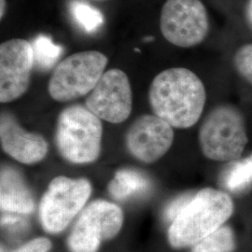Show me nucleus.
<instances>
[{"mask_svg":"<svg viewBox=\"0 0 252 252\" xmlns=\"http://www.w3.org/2000/svg\"><path fill=\"white\" fill-rule=\"evenodd\" d=\"M149 100L154 115L174 128L187 129L201 117L207 93L195 73L185 67H171L153 79Z\"/></svg>","mask_w":252,"mask_h":252,"instance_id":"obj_1","label":"nucleus"},{"mask_svg":"<svg viewBox=\"0 0 252 252\" xmlns=\"http://www.w3.org/2000/svg\"><path fill=\"white\" fill-rule=\"evenodd\" d=\"M234 209L229 193L211 188L201 189L172 221L168 242L174 249L191 248L223 225Z\"/></svg>","mask_w":252,"mask_h":252,"instance_id":"obj_2","label":"nucleus"},{"mask_svg":"<svg viewBox=\"0 0 252 252\" xmlns=\"http://www.w3.org/2000/svg\"><path fill=\"white\" fill-rule=\"evenodd\" d=\"M102 134L99 118L86 107L73 105L62 110L58 117L55 142L68 162L90 163L99 157Z\"/></svg>","mask_w":252,"mask_h":252,"instance_id":"obj_3","label":"nucleus"},{"mask_svg":"<svg viewBox=\"0 0 252 252\" xmlns=\"http://www.w3.org/2000/svg\"><path fill=\"white\" fill-rule=\"evenodd\" d=\"M198 138L207 159L216 162L238 160L249 142L243 114L233 105L218 106L203 122Z\"/></svg>","mask_w":252,"mask_h":252,"instance_id":"obj_4","label":"nucleus"},{"mask_svg":"<svg viewBox=\"0 0 252 252\" xmlns=\"http://www.w3.org/2000/svg\"><path fill=\"white\" fill-rule=\"evenodd\" d=\"M108 57L98 51L71 54L57 63L48 83L53 99L68 102L89 94L106 72Z\"/></svg>","mask_w":252,"mask_h":252,"instance_id":"obj_5","label":"nucleus"},{"mask_svg":"<svg viewBox=\"0 0 252 252\" xmlns=\"http://www.w3.org/2000/svg\"><path fill=\"white\" fill-rule=\"evenodd\" d=\"M92 186L86 179L57 177L51 181L39 205V220L50 234H59L85 206Z\"/></svg>","mask_w":252,"mask_h":252,"instance_id":"obj_6","label":"nucleus"},{"mask_svg":"<svg viewBox=\"0 0 252 252\" xmlns=\"http://www.w3.org/2000/svg\"><path fill=\"white\" fill-rule=\"evenodd\" d=\"M209 21L201 0H166L160 14V31L172 45L191 48L207 37Z\"/></svg>","mask_w":252,"mask_h":252,"instance_id":"obj_7","label":"nucleus"},{"mask_svg":"<svg viewBox=\"0 0 252 252\" xmlns=\"http://www.w3.org/2000/svg\"><path fill=\"white\" fill-rule=\"evenodd\" d=\"M121 207L105 200H96L79 217L67 239L71 252H96L100 245L116 236L122 229Z\"/></svg>","mask_w":252,"mask_h":252,"instance_id":"obj_8","label":"nucleus"},{"mask_svg":"<svg viewBox=\"0 0 252 252\" xmlns=\"http://www.w3.org/2000/svg\"><path fill=\"white\" fill-rule=\"evenodd\" d=\"M86 108L100 120L121 124L131 114L133 95L126 73L112 68L103 74L94 90L88 94Z\"/></svg>","mask_w":252,"mask_h":252,"instance_id":"obj_9","label":"nucleus"},{"mask_svg":"<svg viewBox=\"0 0 252 252\" xmlns=\"http://www.w3.org/2000/svg\"><path fill=\"white\" fill-rule=\"evenodd\" d=\"M34 66V52L31 42L23 38H12L1 43V103L12 102L27 93Z\"/></svg>","mask_w":252,"mask_h":252,"instance_id":"obj_10","label":"nucleus"},{"mask_svg":"<svg viewBox=\"0 0 252 252\" xmlns=\"http://www.w3.org/2000/svg\"><path fill=\"white\" fill-rule=\"evenodd\" d=\"M174 141L173 127L156 115L136 119L126 135L129 152L141 162H156L169 151Z\"/></svg>","mask_w":252,"mask_h":252,"instance_id":"obj_11","label":"nucleus"},{"mask_svg":"<svg viewBox=\"0 0 252 252\" xmlns=\"http://www.w3.org/2000/svg\"><path fill=\"white\" fill-rule=\"evenodd\" d=\"M0 140L4 152L22 163L40 162L48 153L45 138L23 129L13 115L8 112L1 113Z\"/></svg>","mask_w":252,"mask_h":252,"instance_id":"obj_12","label":"nucleus"},{"mask_svg":"<svg viewBox=\"0 0 252 252\" xmlns=\"http://www.w3.org/2000/svg\"><path fill=\"white\" fill-rule=\"evenodd\" d=\"M0 207L3 211L27 214L35 209L30 189L17 170L5 166L1 170Z\"/></svg>","mask_w":252,"mask_h":252,"instance_id":"obj_13","label":"nucleus"},{"mask_svg":"<svg viewBox=\"0 0 252 252\" xmlns=\"http://www.w3.org/2000/svg\"><path fill=\"white\" fill-rule=\"evenodd\" d=\"M220 185L231 193L241 195L252 189V153L232 161L220 175Z\"/></svg>","mask_w":252,"mask_h":252,"instance_id":"obj_14","label":"nucleus"},{"mask_svg":"<svg viewBox=\"0 0 252 252\" xmlns=\"http://www.w3.org/2000/svg\"><path fill=\"white\" fill-rule=\"evenodd\" d=\"M149 180L143 174L132 169H123L115 174L108 185L109 192L115 198L126 199L149 188Z\"/></svg>","mask_w":252,"mask_h":252,"instance_id":"obj_15","label":"nucleus"},{"mask_svg":"<svg viewBox=\"0 0 252 252\" xmlns=\"http://www.w3.org/2000/svg\"><path fill=\"white\" fill-rule=\"evenodd\" d=\"M236 238L232 227L223 224L191 247V252H234Z\"/></svg>","mask_w":252,"mask_h":252,"instance_id":"obj_16","label":"nucleus"},{"mask_svg":"<svg viewBox=\"0 0 252 252\" xmlns=\"http://www.w3.org/2000/svg\"><path fill=\"white\" fill-rule=\"evenodd\" d=\"M34 52L35 66L41 70H48L56 66L63 53V47L53 42L50 36L38 35L31 42Z\"/></svg>","mask_w":252,"mask_h":252,"instance_id":"obj_17","label":"nucleus"},{"mask_svg":"<svg viewBox=\"0 0 252 252\" xmlns=\"http://www.w3.org/2000/svg\"><path fill=\"white\" fill-rule=\"evenodd\" d=\"M69 9L73 19L87 33H94L104 23L102 12L84 1L73 0Z\"/></svg>","mask_w":252,"mask_h":252,"instance_id":"obj_18","label":"nucleus"},{"mask_svg":"<svg viewBox=\"0 0 252 252\" xmlns=\"http://www.w3.org/2000/svg\"><path fill=\"white\" fill-rule=\"evenodd\" d=\"M234 63L239 75L252 85V43L241 46L235 52Z\"/></svg>","mask_w":252,"mask_h":252,"instance_id":"obj_19","label":"nucleus"},{"mask_svg":"<svg viewBox=\"0 0 252 252\" xmlns=\"http://www.w3.org/2000/svg\"><path fill=\"white\" fill-rule=\"evenodd\" d=\"M193 195L191 194H183L180 197L175 199L171 204L167 207L164 212L165 219L169 221H173L177 217L180 215L181 211L185 208V207L189 203V201L192 199Z\"/></svg>","mask_w":252,"mask_h":252,"instance_id":"obj_20","label":"nucleus"},{"mask_svg":"<svg viewBox=\"0 0 252 252\" xmlns=\"http://www.w3.org/2000/svg\"><path fill=\"white\" fill-rule=\"evenodd\" d=\"M52 250V242L46 237L35 238L13 252H49Z\"/></svg>","mask_w":252,"mask_h":252,"instance_id":"obj_21","label":"nucleus"},{"mask_svg":"<svg viewBox=\"0 0 252 252\" xmlns=\"http://www.w3.org/2000/svg\"><path fill=\"white\" fill-rule=\"evenodd\" d=\"M247 17L252 24V0H249L248 6H247Z\"/></svg>","mask_w":252,"mask_h":252,"instance_id":"obj_22","label":"nucleus"},{"mask_svg":"<svg viewBox=\"0 0 252 252\" xmlns=\"http://www.w3.org/2000/svg\"><path fill=\"white\" fill-rule=\"evenodd\" d=\"M1 7H0V18L3 19L5 12H6V0H0Z\"/></svg>","mask_w":252,"mask_h":252,"instance_id":"obj_23","label":"nucleus"},{"mask_svg":"<svg viewBox=\"0 0 252 252\" xmlns=\"http://www.w3.org/2000/svg\"><path fill=\"white\" fill-rule=\"evenodd\" d=\"M95 1H105V0H95Z\"/></svg>","mask_w":252,"mask_h":252,"instance_id":"obj_24","label":"nucleus"},{"mask_svg":"<svg viewBox=\"0 0 252 252\" xmlns=\"http://www.w3.org/2000/svg\"><path fill=\"white\" fill-rule=\"evenodd\" d=\"M1 252H3V250H1Z\"/></svg>","mask_w":252,"mask_h":252,"instance_id":"obj_25","label":"nucleus"}]
</instances>
